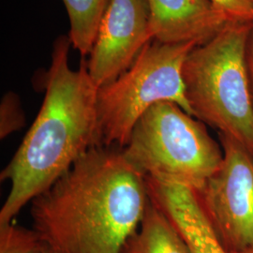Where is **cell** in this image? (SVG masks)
Instances as JSON below:
<instances>
[{
  "label": "cell",
  "mask_w": 253,
  "mask_h": 253,
  "mask_svg": "<svg viewBox=\"0 0 253 253\" xmlns=\"http://www.w3.org/2000/svg\"><path fill=\"white\" fill-rule=\"evenodd\" d=\"M149 203L145 177L116 146L92 147L31 202L33 230L60 253H122Z\"/></svg>",
  "instance_id": "cell-1"
},
{
  "label": "cell",
  "mask_w": 253,
  "mask_h": 253,
  "mask_svg": "<svg viewBox=\"0 0 253 253\" xmlns=\"http://www.w3.org/2000/svg\"><path fill=\"white\" fill-rule=\"evenodd\" d=\"M69 36L57 38L45 77L41 110L16 153L0 174L9 194L0 210V224L9 223L48 190L92 147L100 145L98 91L85 60L69 66Z\"/></svg>",
  "instance_id": "cell-2"
},
{
  "label": "cell",
  "mask_w": 253,
  "mask_h": 253,
  "mask_svg": "<svg viewBox=\"0 0 253 253\" xmlns=\"http://www.w3.org/2000/svg\"><path fill=\"white\" fill-rule=\"evenodd\" d=\"M253 26L227 23L191 50L182 77L192 116L253 156V89L248 60Z\"/></svg>",
  "instance_id": "cell-3"
},
{
  "label": "cell",
  "mask_w": 253,
  "mask_h": 253,
  "mask_svg": "<svg viewBox=\"0 0 253 253\" xmlns=\"http://www.w3.org/2000/svg\"><path fill=\"white\" fill-rule=\"evenodd\" d=\"M193 118L174 102L154 104L121 148L126 162L145 178L198 192L220 167L223 150L204 123Z\"/></svg>",
  "instance_id": "cell-4"
},
{
  "label": "cell",
  "mask_w": 253,
  "mask_h": 253,
  "mask_svg": "<svg viewBox=\"0 0 253 253\" xmlns=\"http://www.w3.org/2000/svg\"><path fill=\"white\" fill-rule=\"evenodd\" d=\"M196 46L193 42L166 44L153 40L126 71L99 87L100 145L123 148L138 119L161 101L174 102L192 116L182 70Z\"/></svg>",
  "instance_id": "cell-5"
},
{
  "label": "cell",
  "mask_w": 253,
  "mask_h": 253,
  "mask_svg": "<svg viewBox=\"0 0 253 253\" xmlns=\"http://www.w3.org/2000/svg\"><path fill=\"white\" fill-rule=\"evenodd\" d=\"M223 160L197 192L202 207L230 253L253 250V156L220 135Z\"/></svg>",
  "instance_id": "cell-6"
},
{
  "label": "cell",
  "mask_w": 253,
  "mask_h": 253,
  "mask_svg": "<svg viewBox=\"0 0 253 253\" xmlns=\"http://www.w3.org/2000/svg\"><path fill=\"white\" fill-rule=\"evenodd\" d=\"M151 41L148 0H111L86 61L96 85L116 80Z\"/></svg>",
  "instance_id": "cell-7"
},
{
  "label": "cell",
  "mask_w": 253,
  "mask_h": 253,
  "mask_svg": "<svg viewBox=\"0 0 253 253\" xmlns=\"http://www.w3.org/2000/svg\"><path fill=\"white\" fill-rule=\"evenodd\" d=\"M154 41L201 45L229 23L210 0H148Z\"/></svg>",
  "instance_id": "cell-8"
},
{
  "label": "cell",
  "mask_w": 253,
  "mask_h": 253,
  "mask_svg": "<svg viewBox=\"0 0 253 253\" xmlns=\"http://www.w3.org/2000/svg\"><path fill=\"white\" fill-rule=\"evenodd\" d=\"M149 198L172 221L192 253H230L217 236L195 190L145 178Z\"/></svg>",
  "instance_id": "cell-9"
},
{
  "label": "cell",
  "mask_w": 253,
  "mask_h": 253,
  "mask_svg": "<svg viewBox=\"0 0 253 253\" xmlns=\"http://www.w3.org/2000/svg\"><path fill=\"white\" fill-rule=\"evenodd\" d=\"M122 253H192L172 221L149 198L141 223Z\"/></svg>",
  "instance_id": "cell-10"
},
{
  "label": "cell",
  "mask_w": 253,
  "mask_h": 253,
  "mask_svg": "<svg viewBox=\"0 0 253 253\" xmlns=\"http://www.w3.org/2000/svg\"><path fill=\"white\" fill-rule=\"evenodd\" d=\"M111 0H63L71 29L70 40L82 56L89 55L101 19Z\"/></svg>",
  "instance_id": "cell-11"
},
{
  "label": "cell",
  "mask_w": 253,
  "mask_h": 253,
  "mask_svg": "<svg viewBox=\"0 0 253 253\" xmlns=\"http://www.w3.org/2000/svg\"><path fill=\"white\" fill-rule=\"evenodd\" d=\"M44 246L35 230L18 226L13 221L0 224V253H39Z\"/></svg>",
  "instance_id": "cell-12"
},
{
  "label": "cell",
  "mask_w": 253,
  "mask_h": 253,
  "mask_svg": "<svg viewBox=\"0 0 253 253\" xmlns=\"http://www.w3.org/2000/svg\"><path fill=\"white\" fill-rule=\"evenodd\" d=\"M25 125V115L19 97L13 92L7 93L0 105V138L21 129Z\"/></svg>",
  "instance_id": "cell-13"
},
{
  "label": "cell",
  "mask_w": 253,
  "mask_h": 253,
  "mask_svg": "<svg viewBox=\"0 0 253 253\" xmlns=\"http://www.w3.org/2000/svg\"><path fill=\"white\" fill-rule=\"evenodd\" d=\"M229 22L253 25V0H210Z\"/></svg>",
  "instance_id": "cell-14"
},
{
  "label": "cell",
  "mask_w": 253,
  "mask_h": 253,
  "mask_svg": "<svg viewBox=\"0 0 253 253\" xmlns=\"http://www.w3.org/2000/svg\"><path fill=\"white\" fill-rule=\"evenodd\" d=\"M248 60H249V68H250V73H251V78H252L253 89V26L252 34H251V39H250V42H249Z\"/></svg>",
  "instance_id": "cell-15"
},
{
  "label": "cell",
  "mask_w": 253,
  "mask_h": 253,
  "mask_svg": "<svg viewBox=\"0 0 253 253\" xmlns=\"http://www.w3.org/2000/svg\"><path fill=\"white\" fill-rule=\"evenodd\" d=\"M39 253H58L57 251H55V250H54V249H52V248H50L49 246H47V245H45L44 246V248Z\"/></svg>",
  "instance_id": "cell-16"
},
{
  "label": "cell",
  "mask_w": 253,
  "mask_h": 253,
  "mask_svg": "<svg viewBox=\"0 0 253 253\" xmlns=\"http://www.w3.org/2000/svg\"><path fill=\"white\" fill-rule=\"evenodd\" d=\"M253 253V250H252V251H248V252H244V253Z\"/></svg>",
  "instance_id": "cell-17"
}]
</instances>
